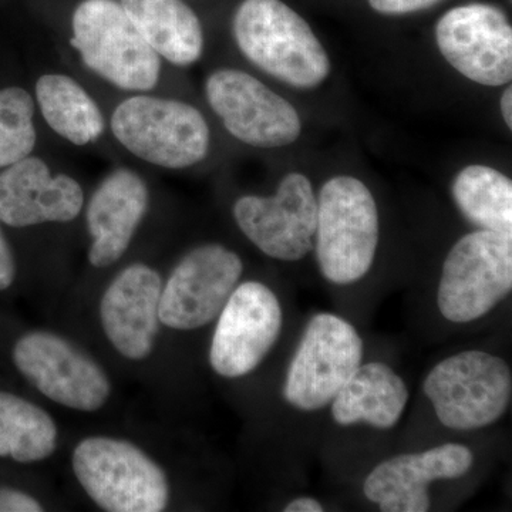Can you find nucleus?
Segmentation results:
<instances>
[{"label":"nucleus","instance_id":"nucleus-12","mask_svg":"<svg viewBox=\"0 0 512 512\" xmlns=\"http://www.w3.org/2000/svg\"><path fill=\"white\" fill-rule=\"evenodd\" d=\"M205 94L229 133L248 146L285 147L301 136L295 107L251 74L215 70L205 83Z\"/></svg>","mask_w":512,"mask_h":512},{"label":"nucleus","instance_id":"nucleus-10","mask_svg":"<svg viewBox=\"0 0 512 512\" xmlns=\"http://www.w3.org/2000/svg\"><path fill=\"white\" fill-rule=\"evenodd\" d=\"M232 212L242 234L269 258L301 261L313 249L318 197L306 175H286L271 197L245 195Z\"/></svg>","mask_w":512,"mask_h":512},{"label":"nucleus","instance_id":"nucleus-24","mask_svg":"<svg viewBox=\"0 0 512 512\" xmlns=\"http://www.w3.org/2000/svg\"><path fill=\"white\" fill-rule=\"evenodd\" d=\"M35 101L22 87L0 90V168L30 156L36 146Z\"/></svg>","mask_w":512,"mask_h":512},{"label":"nucleus","instance_id":"nucleus-15","mask_svg":"<svg viewBox=\"0 0 512 512\" xmlns=\"http://www.w3.org/2000/svg\"><path fill=\"white\" fill-rule=\"evenodd\" d=\"M161 292L158 271L138 262L120 271L101 296V329L124 359L141 362L153 353L161 328Z\"/></svg>","mask_w":512,"mask_h":512},{"label":"nucleus","instance_id":"nucleus-16","mask_svg":"<svg viewBox=\"0 0 512 512\" xmlns=\"http://www.w3.org/2000/svg\"><path fill=\"white\" fill-rule=\"evenodd\" d=\"M473 463L470 448L454 443L400 454L370 471L363 493L383 512H426L431 505L429 484L466 476Z\"/></svg>","mask_w":512,"mask_h":512},{"label":"nucleus","instance_id":"nucleus-27","mask_svg":"<svg viewBox=\"0 0 512 512\" xmlns=\"http://www.w3.org/2000/svg\"><path fill=\"white\" fill-rule=\"evenodd\" d=\"M16 278V262L13 256L12 249L5 234H3L2 227H0V291L12 286Z\"/></svg>","mask_w":512,"mask_h":512},{"label":"nucleus","instance_id":"nucleus-25","mask_svg":"<svg viewBox=\"0 0 512 512\" xmlns=\"http://www.w3.org/2000/svg\"><path fill=\"white\" fill-rule=\"evenodd\" d=\"M40 501L25 491L0 488V512H42Z\"/></svg>","mask_w":512,"mask_h":512},{"label":"nucleus","instance_id":"nucleus-18","mask_svg":"<svg viewBox=\"0 0 512 512\" xmlns=\"http://www.w3.org/2000/svg\"><path fill=\"white\" fill-rule=\"evenodd\" d=\"M148 204L150 191L136 171L119 168L101 181L86 211L92 238L90 265L109 268L123 258L146 217Z\"/></svg>","mask_w":512,"mask_h":512},{"label":"nucleus","instance_id":"nucleus-19","mask_svg":"<svg viewBox=\"0 0 512 512\" xmlns=\"http://www.w3.org/2000/svg\"><path fill=\"white\" fill-rule=\"evenodd\" d=\"M409 390L402 377L384 363L360 365L333 399L332 419L339 426L365 423L377 430L393 429L402 419Z\"/></svg>","mask_w":512,"mask_h":512},{"label":"nucleus","instance_id":"nucleus-23","mask_svg":"<svg viewBox=\"0 0 512 512\" xmlns=\"http://www.w3.org/2000/svg\"><path fill=\"white\" fill-rule=\"evenodd\" d=\"M454 201L467 221L485 231L512 234V183L487 165H468L454 180Z\"/></svg>","mask_w":512,"mask_h":512},{"label":"nucleus","instance_id":"nucleus-29","mask_svg":"<svg viewBox=\"0 0 512 512\" xmlns=\"http://www.w3.org/2000/svg\"><path fill=\"white\" fill-rule=\"evenodd\" d=\"M501 113H503L505 124L512 128V89L511 86L505 90L501 99Z\"/></svg>","mask_w":512,"mask_h":512},{"label":"nucleus","instance_id":"nucleus-11","mask_svg":"<svg viewBox=\"0 0 512 512\" xmlns=\"http://www.w3.org/2000/svg\"><path fill=\"white\" fill-rule=\"evenodd\" d=\"M244 272V262L221 244L191 249L163 284L160 320L165 328L190 332L218 315Z\"/></svg>","mask_w":512,"mask_h":512},{"label":"nucleus","instance_id":"nucleus-20","mask_svg":"<svg viewBox=\"0 0 512 512\" xmlns=\"http://www.w3.org/2000/svg\"><path fill=\"white\" fill-rule=\"evenodd\" d=\"M120 3L160 59L180 67L200 60L204 50L201 22L183 0H121Z\"/></svg>","mask_w":512,"mask_h":512},{"label":"nucleus","instance_id":"nucleus-17","mask_svg":"<svg viewBox=\"0 0 512 512\" xmlns=\"http://www.w3.org/2000/svg\"><path fill=\"white\" fill-rule=\"evenodd\" d=\"M83 205L82 185L70 175H53L42 158H22L0 173V222L9 227L74 221Z\"/></svg>","mask_w":512,"mask_h":512},{"label":"nucleus","instance_id":"nucleus-21","mask_svg":"<svg viewBox=\"0 0 512 512\" xmlns=\"http://www.w3.org/2000/svg\"><path fill=\"white\" fill-rule=\"evenodd\" d=\"M35 90L40 113L57 136L83 147L99 140L104 133L103 113L93 97L72 77L43 74Z\"/></svg>","mask_w":512,"mask_h":512},{"label":"nucleus","instance_id":"nucleus-14","mask_svg":"<svg viewBox=\"0 0 512 512\" xmlns=\"http://www.w3.org/2000/svg\"><path fill=\"white\" fill-rule=\"evenodd\" d=\"M436 40L444 59L471 82H511L512 28L503 10L485 3L451 9L437 23Z\"/></svg>","mask_w":512,"mask_h":512},{"label":"nucleus","instance_id":"nucleus-13","mask_svg":"<svg viewBox=\"0 0 512 512\" xmlns=\"http://www.w3.org/2000/svg\"><path fill=\"white\" fill-rule=\"evenodd\" d=\"M217 319L210 365L225 379H239L254 372L281 335V303L261 282L238 284Z\"/></svg>","mask_w":512,"mask_h":512},{"label":"nucleus","instance_id":"nucleus-28","mask_svg":"<svg viewBox=\"0 0 512 512\" xmlns=\"http://www.w3.org/2000/svg\"><path fill=\"white\" fill-rule=\"evenodd\" d=\"M285 512H322L323 505L311 497L296 498L284 508Z\"/></svg>","mask_w":512,"mask_h":512},{"label":"nucleus","instance_id":"nucleus-22","mask_svg":"<svg viewBox=\"0 0 512 512\" xmlns=\"http://www.w3.org/2000/svg\"><path fill=\"white\" fill-rule=\"evenodd\" d=\"M59 444L56 421L18 394L0 392V457L20 464L40 463Z\"/></svg>","mask_w":512,"mask_h":512},{"label":"nucleus","instance_id":"nucleus-8","mask_svg":"<svg viewBox=\"0 0 512 512\" xmlns=\"http://www.w3.org/2000/svg\"><path fill=\"white\" fill-rule=\"evenodd\" d=\"M362 357L363 340L352 323L332 313L313 316L286 372V402L302 412L329 406Z\"/></svg>","mask_w":512,"mask_h":512},{"label":"nucleus","instance_id":"nucleus-7","mask_svg":"<svg viewBox=\"0 0 512 512\" xmlns=\"http://www.w3.org/2000/svg\"><path fill=\"white\" fill-rule=\"evenodd\" d=\"M512 289V234L471 232L451 248L437 291L441 315L470 323L493 311Z\"/></svg>","mask_w":512,"mask_h":512},{"label":"nucleus","instance_id":"nucleus-5","mask_svg":"<svg viewBox=\"0 0 512 512\" xmlns=\"http://www.w3.org/2000/svg\"><path fill=\"white\" fill-rule=\"evenodd\" d=\"M70 45L87 69L126 92L146 93L160 82V56L116 0H83L73 13Z\"/></svg>","mask_w":512,"mask_h":512},{"label":"nucleus","instance_id":"nucleus-1","mask_svg":"<svg viewBox=\"0 0 512 512\" xmlns=\"http://www.w3.org/2000/svg\"><path fill=\"white\" fill-rule=\"evenodd\" d=\"M232 29L242 55L282 83L313 89L329 76L325 47L308 22L282 0H244Z\"/></svg>","mask_w":512,"mask_h":512},{"label":"nucleus","instance_id":"nucleus-26","mask_svg":"<svg viewBox=\"0 0 512 512\" xmlns=\"http://www.w3.org/2000/svg\"><path fill=\"white\" fill-rule=\"evenodd\" d=\"M441 0H369L370 6L384 15H406L437 5Z\"/></svg>","mask_w":512,"mask_h":512},{"label":"nucleus","instance_id":"nucleus-9","mask_svg":"<svg viewBox=\"0 0 512 512\" xmlns=\"http://www.w3.org/2000/svg\"><path fill=\"white\" fill-rule=\"evenodd\" d=\"M13 363L37 392L66 409L96 413L109 402L111 383L103 367L57 333L23 335L13 346Z\"/></svg>","mask_w":512,"mask_h":512},{"label":"nucleus","instance_id":"nucleus-6","mask_svg":"<svg viewBox=\"0 0 512 512\" xmlns=\"http://www.w3.org/2000/svg\"><path fill=\"white\" fill-rule=\"evenodd\" d=\"M423 390L443 426L457 431L478 430L507 412L512 375L501 357L466 350L434 366Z\"/></svg>","mask_w":512,"mask_h":512},{"label":"nucleus","instance_id":"nucleus-3","mask_svg":"<svg viewBox=\"0 0 512 512\" xmlns=\"http://www.w3.org/2000/svg\"><path fill=\"white\" fill-rule=\"evenodd\" d=\"M72 467L84 493L101 510L160 512L170 503L164 468L131 441L87 437L74 447Z\"/></svg>","mask_w":512,"mask_h":512},{"label":"nucleus","instance_id":"nucleus-4","mask_svg":"<svg viewBox=\"0 0 512 512\" xmlns=\"http://www.w3.org/2000/svg\"><path fill=\"white\" fill-rule=\"evenodd\" d=\"M121 146L148 164L184 170L210 151L207 121L191 104L137 94L121 101L110 120Z\"/></svg>","mask_w":512,"mask_h":512},{"label":"nucleus","instance_id":"nucleus-2","mask_svg":"<svg viewBox=\"0 0 512 512\" xmlns=\"http://www.w3.org/2000/svg\"><path fill=\"white\" fill-rule=\"evenodd\" d=\"M379 245V211L372 192L348 175L320 188L316 259L323 278L335 285L360 281L370 271Z\"/></svg>","mask_w":512,"mask_h":512}]
</instances>
